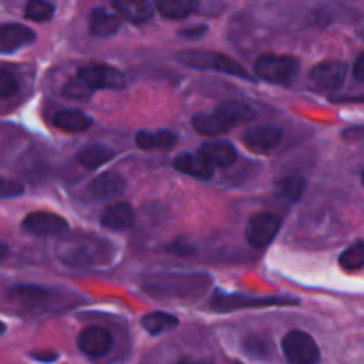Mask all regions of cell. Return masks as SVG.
<instances>
[{"instance_id": "cell-30", "label": "cell", "mask_w": 364, "mask_h": 364, "mask_svg": "<svg viewBox=\"0 0 364 364\" xmlns=\"http://www.w3.org/2000/svg\"><path fill=\"white\" fill-rule=\"evenodd\" d=\"M20 90V82L15 73L9 70H0V99L15 97Z\"/></svg>"}, {"instance_id": "cell-35", "label": "cell", "mask_w": 364, "mask_h": 364, "mask_svg": "<svg viewBox=\"0 0 364 364\" xmlns=\"http://www.w3.org/2000/svg\"><path fill=\"white\" fill-rule=\"evenodd\" d=\"M31 357L36 360H40V363H54L55 359H58V353L52 352V350H47V352H33L31 353Z\"/></svg>"}, {"instance_id": "cell-7", "label": "cell", "mask_w": 364, "mask_h": 364, "mask_svg": "<svg viewBox=\"0 0 364 364\" xmlns=\"http://www.w3.org/2000/svg\"><path fill=\"white\" fill-rule=\"evenodd\" d=\"M22 229L33 236H59L68 230V222L55 213L33 211L23 218Z\"/></svg>"}, {"instance_id": "cell-2", "label": "cell", "mask_w": 364, "mask_h": 364, "mask_svg": "<svg viewBox=\"0 0 364 364\" xmlns=\"http://www.w3.org/2000/svg\"><path fill=\"white\" fill-rule=\"evenodd\" d=\"M300 63L293 55L266 54L255 61L254 72L259 79H264L273 84H288L296 77Z\"/></svg>"}, {"instance_id": "cell-10", "label": "cell", "mask_w": 364, "mask_h": 364, "mask_svg": "<svg viewBox=\"0 0 364 364\" xmlns=\"http://www.w3.org/2000/svg\"><path fill=\"white\" fill-rule=\"evenodd\" d=\"M77 346L87 357L97 359V357H104L113 348V336L102 327H86L79 334Z\"/></svg>"}, {"instance_id": "cell-23", "label": "cell", "mask_w": 364, "mask_h": 364, "mask_svg": "<svg viewBox=\"0 0 364 364\" xmlns=\"http://www.w3.org/2000/svg\"><path fill=\"white\" fill-rule=\"evenodd\" d=\"M141 325L150 336H161L164 332H170L178 327V320L173 314L163 313V311H154L141 318Z\"/></svg>"}, {"instance_id": "cell-34", "label": "cell", "mask_w": 364, "mask_h": 364, "mask_svg": "<svg viewBox=\"0 0 364 364\" xmlns=\"http://www.w3.org/2000/svg\"><path fill=\"white\" fill-rule=\"evenodd\" d=\"M168 250L173 252L175 255H191L195 252V248L188 247V245H184L182 241H177V243L170 245V247H168Z\"/></svg>"}, {"instance_id": "cell-28", "label": "cell", "mask_w": 364, "mask_h": 364, "mask_svg": "<svg viewBox=\"0 0 364 364\" xmlns=\"http://www.w3.org/2000/svg\"><path fill=\"white\" fill-rule=\"evenodd\" d=\"M339 266L348 272L353 269H359L364 266V241H355L353 245H350L346 250H343V254L339 255Z\"/></svg>"}, {"instance_id": "cell-33", "label": "cell", "mask_w": 364, "mask_h": 364, "mask_svg": "<svg viewBox=\"0 0 364 364\" xmlns=\"http://www.w3.org/2000/svg\"><path fill=\"white\" fill-rule=\"evenodd\" d=\"M205 31H208V27L200 26V27H193V29H184L178 34H181L182 38H186V40H197V38L204 36Z\"/></svg>"}, {"instance_id": "cell-4", "label": "cell", "mask_w": 364, "mask_h": 364, "mask_svg": "<svg viewBox=\"0 0 364 364\" xmlns=\"http://www.w3.org/2000/svg\"><path fill=\"white\" fill-rule=\"evenodd\" d=\"M77 77L82 79L91 90H124L127 86L124 72L104 63H91L80 66Z\"/></svg>"}, {"instance_id": "cell-6", "label": "cell", "mask_w": 364, "mask_h": 364, "mask_svg": "<svg viewBox=\"0 0 364 364\" xmlns=\"http://www.w3.org/2000/svg\"><path fill=\"white\" fill-rule=\"evenodd\" d=\"M281 229V220L279 216H275L273 213H257V215L252 216L247 223V241L254 248H266L275 236L279 234Z\"/></svg>"}, {"instance_id": "cell-29", "label": "cell", "mask_w": 364, "mask_h": 364, "mask_svg": "<svg viewBox=\"0 0 364 364\" xmlns=\"http://www.w3.org/2000/svg\"><path fill=\"white\" fill-rule=\"evenodd\" d=\"M243 348L248 355L257 357V359H266L272 355V341L261 336H248L243 341Z\"/></svg>"}, {"instance_id": "cell-11", "label": "cell", "mask_w": 364, "mask_h": 364, "mask_svg": "<svg viewBox=\"0 0 364 364\" xmlns=\"http://www.w3.org/2000/svg\"><path fill=\"white\" fill-rule=\"evenodd\" d=\"M125 191V178L117 171H106L99 175L84 190V195L93 200H109V198L120 197Z\"/></svg>"}, {"instance_id": "cell-8", "label": "cell", "mask_w": 364, "mask_h": 364, "mask_svg": "<svg viewBox=\"0 0 364 364\" xmlns=\"http://www.w3.org/2000/svg\"><path fill=\"white\" fill-rule=\"evenodd\" d=\"M282 129L279 125H255L243 132V143L248 150L257 154H268L281 143Z\"/></svg>"}, {"instance_id": "cell-31", "label": "cell", "mask_w": 364, "mask_h": 364, "mask_svg": "<svg viewBox=\"0 0 364 364\" xmlns=\"http://www.w3.org/2000/svg\"><path fill=\"white\" fill-rule=\"evenodd\" d=\"M26 186L16 178L0 175V198H16L23 195Z\"/></svg>"}, {"instance_id": "cell-16", "label": "cell", "mask_w": 364, "mask_h": 364, "mask_svg": "<svg viewBox=\"0 0 364 364\" xmlns=\"http://www.w3.org/2000/svg\"><path fill=\"white\" fill-rule=\"evenodd\" d=\"M173 168L177 171L190 177L200 178V181H209L215 175V168L200 156V154H181L173 161Z\"/></svg>"}, {"instance_id": "cell-26", "label": "cell", "mask_w": 364, "mask_h": 364, "mask_svg": "<svg viewBox=\"0 0 364 364\" xmlns=\"http://www.w3.org/2000/svg\"><path fill=\"white\" fill-rule=\"evenodd\" d=\"M307 190V182L302 177H284L275 184V193L279 198L289 202H299Z\"/></svg>"}, {"instance_id": "cell-1", "label": "cell", "mask_w": 364, "mask_h": 364, "mask_svg": "<svg viewBox=\"0 0 364 364\" xmlns=\"http://www.w3.org/2000/svg\"><path fill=\"white\" fill-rule=\"evenodd\" d=\"M177 61L190 66L193 70H213V72L227 73V75L241 77L245 80H255V77L245 68L241 63L234 61L232 58L220 52L211 50H184L178 52Z\"/></svg>"}, {"instance_id": "cell-41", "label": "cell", "mask_w": 364, "mask_h": 364, "mask_svg": "<svg viewBox=\"0 0 364 364\" xmlns=\"http://www.w3.org/2000/svg\"><path fill=\"white\" fill-rule=\"evenodd\" d=\"M360 182H363V186H364V170H363V175H360Z\"/></svg>"}, {"instance_id": "cell-14", "label": "cell", "mask_w": 364, "mask_h": 364, "mask_svg": "<svg viewBox=\"0 0 364 364\" xmlns=\"http://www.w3.org/2000/svg\"><path fill=\"white\" fill-rule=\"evenodd\" d=\"M213 168H229L237 161V150L229 141H208L198 150Z\"/></svg>"}, {"instance_id": "cell-21", "label": "cell", "mask_w": 364, "mask_h": 364, "mask_svg": "<svg viewBox=\"0 0 364 364\" xmlns=\"http://www.w3.org/2000/svg\"><path fill=\"white\" fill-rule=\"evenodd\" d=\"M177 143V134L171 131H139L136 146L141 150H170Z\"/></svg>"}, {"instance_id": "cell-19", "label": "cell", "mask_w": 364, "mask_h": 364, "mask_svg": "<svg viewBox=\"0 0 364 364\" xmlns=\"http://www.w3.org/2000/svg\"><path fill=\"white\" fill-rule=\"evenodd\" d=\"M200 0H156V9L166 20H184L198 11Z\"/></svg>"}, {"instance_id": "cell-25", "label": "cell", "mask_w": 364, "mask_h": 364, "mask_svg": "<svg viewBox=\"0 0 364 364\" xmlns=\"http://www.w3.org/2000/svg\"><path fill=\"white\" fill-rule=\"evenodd\" d=\"M193 129L198 132V134L204 136H218L223 134V132L230 131L227 127L225 122L218 117V114L213 111V113H198L193 117Z\"/></svg>"}, {"instance_id": "cell-38", "label": "cell", "mask_w": 364, "mask_h": 364, "mask_svg": "<svg viewBox=\"0 0 364 364\" xmlns=\"http://www.w3.org/2000/svg\"><path fill=\"white\" fill-rule=\"evenodd\" d=\"M8 254H9V248H8V245H6V243H2V241H0V261H2V259H6V257H8Z\"/></svg>"}, {"instance_id": "cell-20", "label": "cell", "mask_w": 364, "mask_h": 364, "mask_svg": "<svg viewBox=\"0 0 364 364\" xmlns=\"http://www.w3.org/2000/svg\"><path fill=\"white\" fill-rule=\"evenodd\" d=\"M54 125L65 132H84L93 125V118L79 109H61L54 114Z\"/></svg>"}, {"instance_id": "cell-12", "label": "cell", "mask_w": 364, "mask_h": 364, "mask_svg": "<svg viewBox=\"0 0 364 364\" xmlns=\"http://www.w3.org/2000/svg\"><path fill=\"white\" fill-rule=\"evenodd\" d=\"M36 33L22 23H2L0 26V50L15 52L18 48L34 43Z\"/></svg>"}, {"instance_id": "cell-17", "label": "cell", "mask_w": 364, "mask_h": 364, "mask_svg": "<svg viewBox=\"0 0 364 364\" xmlns=\"http://www.w3.org/2000/svg\"><path fill=\"white\" fill-rule=\"evenodd\" d=\"M122 18L114 11L106 8H97L90 16V33L97 38H109L118 33Z\"/></svg>"}, {"instance_id": "cell-40", "label": "cell", "mask_w": 364, "mask_h": 364, "mask_svg": "<svg viewBox=\"0 0 364 364\" xmlns=\"http://www.w3.org/2000/svg\"><path fill=\"white\" fill-rule=\"evenodd\" d=\"M6 328H8V327H6V323H4V321H0V336L4 334V332H6Z\"/></svg>"}, {"instance_id": "cell-5", "label": "cell", "mask_w": 364, "mask_h": 364, "mask_svg": "<svg viewBox=\"0 0 364 364\" xmlns=\"http://www.w3.org/2000/svg\"><path fill=\"white\" fill-rule=\"evenodd\" d=\"M299 300L288 296H266V299H250L245 295H216L211 307L218 313L247 309V307H269V306H296Z\"/></svg>"}, {"instance_id": "cell-9", "label": "cell", "mask_w": 364, "mask_h": 364, "mask_svg": "<svg viewBox=\"0 0 364 364\" xmlns=\"http://www.w3.org/2000/svg\"><path fill=\"white\" fill-rule=\"evenodd\" d=\"M348 66L343 61H323L318 63L309 73L311 82L316 87L325 91H334L343 86L346 79Z\"/></svg>"}, {"instance_id": "cell-15", "label": "cell", "mask_w": 364, "mask_h": 364, "mask_svg": "<svg viewBox=\"0 0 364 364\" xmlns=\"http://www.w3.org/2000/svg\"><path fill=\"white\" fill-rule=\"evenodd\" d=\"M100 223L106 229L114 230V232H122V230L131 229L134 223V211H132L131 204L127 202H114V204L107 205L100 215Z\"/></svg>"}, {"instance_id": "cell-36", "label": "cell", "mask_w": 364, "mask_h": 364, "mask_svg": "<svg viewBox=\"0 0 364 364\" xmlns=\"http://www.w3.org/2000/svg\"><path fill=\"white\" fill-rule=\"evenodd\" d=\"M353 77H355L359 82H364V54H360L357 58L355 65H353Z\"/></svg>"}, {"instance_id": "cell-3", "label": "cell", "mask_w": 364, "mask_h": 364, "mask_svg": "<svg viewBox=\"0 0 364 364\" xmlns=\"http://www.w3.org/2000/svg\"><path fill=\"white\" fill-rule=\"evenodd\" d=\"M282 352L289 364H318L320 360L316 341L304 331H289L282 338Z\"/></svg>"}, {"instance_id": "cell-27", "label": "cell", "mask_w": 364, "mask_h": 364, "mask_svg": "<svg viewBox=\"0 0 364 364\" xmlns=\"http://www.w3.org/2000/svg\"><path fill=\"white\" fill-rule=\"evenodd\" d=\"M54 4L48 2V0H27L23 15H26V18L29 20V22L47 23L54 18Z\"/></svg>"}, {"instance_id": "cell-37", "label": "cell", "mask_w": 364, "mask_h": 364, "mask_svg": "<svg viewBox=\"0 0 364 364\" xmlns=\"http://www.w3.org/2000/svg\"><path fill=\"white\" fill-rule=\"evenodd\" d=\"M177 364H213L209 359H193V357H182Z\"/></svg>"}, {"instance_id": "cell-42", "label": "cell", "mask_w": 364, "mask_h": 364, "mask_svg": "<svg viewBox=\"0 0 364 364\" xmlns=\"http://www.w3.org/2000/svg\"><path fill=\"white\" fill-rule=\"evenodd\" d=\"M360 36H363V38H364V31H363V33H360Z\"/></svg>"}, {"instance_id": "cell-39", "label": "cell", "mask_w": 364, "mask_h": 364, "mask_svg": "<svg viewBox=\"0 0 364 364\" xmlns=\"http://www.w3.org/2000/svg\"><path fill=\"white\" fill-rule=\"evenodd\" d=\"M345 100H348V102H364V95L350 97V99H345Z\"/></svg>"}, {"instance_id": "cell-24", "label": "cell", "mask_w": 364, "mask_h": 364, "mask_svg": "<svg viewBox=\"0 0 364 364\" xmlns=\"http://www.w3.org/2000/svg\"><path fill=\"white\" fill-rule=\"evenodd\" d=\"M50 296L52 293L48 289L34 284H18L9 289V299L16 300L20 304H26V306H38V304L47 302Z\"/></svg>"}, {"instance_id": "cell-18", "label": "cell", "mask_w": 364, "mask_h": 364, "mask_svg": "<svg viewBox=\"0 0 364 364\" xmlns=\"http://www.w3.org/2000/svg\"><path fill=\"white\" fill-rule=\"evenodd\" d=\"M215 113L222 118L227 124V127L234 129L236 125L245 124L255 118V109L245 102H237V100H227V102L220 104L215 109Z\"/></svg>"}, {"instance_id": "cell-13", "label": "cell", "mask_w": 364, "mask_h": 364, "mask_svg": "<svg viewBox=\"0 0 364 364\" xmlns=\"http://www.w3.org/2000/svg\"><path fill=\"white\" fill-rule=\"evenodd\" d=\"M113 8L122 20L134 26L149 22L154 16V4L150 0H113Z\"/></svg>"}, {"instance_id": "cell-32", "label": "cell", "mask_w": 364, "mask_h": 364, "mask_svg": "<svg viewBox=\"0 0 364 364\" xmlns=\"http://www.w3.org/2000/svg\"><path fill=\"white\" fill-rule=\"evenodd\" d=\"M91 91L93 90H91L82 79H79V77L72 79L65 86V95L70 97V99H77V100H87L91 95Z\"/></svg>"}, {"instance_id": "cell-22", "label": "cell", "mask_w": 364, "mask_h": 364, "mask_svg": "<svg viewBox=\"0 0 364 364\" xmlns=\"http://www.w3.org/2000/svg\"><path fill=\"white\" fill-rule=\"evenodd\" d=\"M113 157L114 150L106 145H99V143H97V145L84 146V149H80L79 154H77V161H79V164H82V168H86V170H97V168L109 163Z\"/></svg>"}]
</instances>
